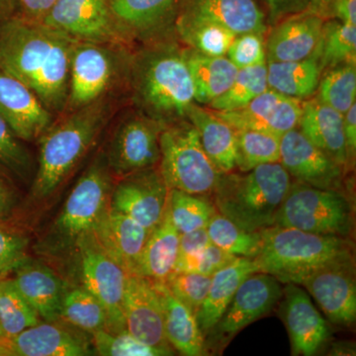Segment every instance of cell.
Instances as JSON below:
<instances>
[{
	"label": "cell",
	"instance_id": "11",
	"mask_svg": "<svg viewBox=\"0 0 356 356\" xmlns=\"http://www.w3.org/2000/svg\"><path fill=\"white\" fill-rule=\"evenodd\" d=\"M305 288L334 325L348 327L356 320V283L353 252L325 262L294 281Z\"/></svg>",
	"mask_w": 356,
	"mask_h": 356
},
{
	"label": "cell",
	"instance_id": "10",
	"mask_svg": "<svg viewBox=\"0 0 356 356\" xmlns=\"http://www.w3.org/2000/svg\"><path fill=\"white\" fill-rule=\"evenodd\" d=\"M41 22L77 42L118 48L132 43L117 22L110 0H58Z\"/></svg>",
	"mask_w": 356,
	"mask_h": 356
},
{
	"label": "cell",
	"instance_id": "29",
	"mask_svg": "<svg viewBox=\"0 0 356 356\" xmlns=\"http://www.w3.org/2000/svg\"><path fill=\"white\" fill-rule=\"evenodd\" d=\"M255 273H259V268L254 259L236 257L229 266L212 275L209 291L196 314L204 339L219 322L241 283Z\"/></svg>",
	"mask_w": 356,
	"mask_h": 356
},
{
	"label": "cell",
	"instance_id": "6",
	"mask_svg": "<svg viewBox=\"0 0 356 356\" xmlns=\"http://www.w3.org/2000/svg\"><path fill=\"white\" fill-rule=\"evenodd\" d=\"M159 172L168 189L211 196L222 172L206 152L197 130L187 120L163 127L159 137Z\"/></svg>",
	"mask_w": 356,
	"mask_h": 356
},
{
	"label": "cell",
	"instance_id": "32",
	"mask_svg": "<svg viewBox=\"0 0 356 356\" xmlns=\"http://www.w3.org/2000/svg\"><path fill=\"white\" fill-rule=\"evenodd\" d=\"M180 234L166 210L161 224L153 229L140 257L137 273L156 282H165L175 271L179 252Z\"/></svg>",
	"mask_w": 356,
	"mask_h": 356
},
{
	"label": "cell",
	"instance_id": "39",
	"mask_svg": "<svg viewBox=\"0 0 356 356\" xmlns=\"http://www.w3.org/2000/svg\"><path fill=\"white\" fill-rule=\"evenodd\" d=\"M323 25L318 48L322 72L337 65L356 64V26L329 18Z\"/></svg>",
	"mask_w": 356,
	"mask_h": 356
},
{
	"label": "cell",
	"instance_id": "54",
	"mask_svg": "<svg viewBox=\"0 0 356 356\" xmlns=\"http://www.w3.org/2000/svg\"><path fill=\"white\" fill-rule=\"evenodd\" d=\"M14 204L13 191L0 178V221L10 213Z\"/></svg>",
	"mask_w": 356,
	"mask_h": 356
},
{
	"label": "cell",
	"instance_id": "46",
	"mask_svg": "<svg viewBox=\"0 0 356 356\" xmlns=\"http://www.w3.org/2000/svg\"><path fill=\"white\" fill-rule=\"evenodd\" d=\"M29 168V158L18 138L0 116V170L23 177Z\"/></svg>",
	"mask_w": 356,
	"mask_h": 356
},
{
	"label": "cell",
	"instance_id": "28",
	"mask_svg": "<svg viewBox=\"0 0 356 356\" xmlns=\"http://www.w3.org/2000/svg\"><path fill=\"white\" fill-rule=\"evenodd\" d=\"M186 119L197 130L204 151L222 173L236 170V130L210 108L194 102Z\"/></svg>",
	"mask_w": 356,
	"mask_h": 356
},
{
	"label": "cell",
	"instance_id": "30",
	"mask_svg": "<svg viewBox=\"0 0 356 356\" xmlns=\"http://www.w3.org/2000/svg\"><path fill=\"white\" fill-rule=\"evenodd\" d=\"M154 283L163 306L165 337L170 346L182 355H205V339L195 315L170 292L165 282Z\"/></svg>",
	"mask_w": 356,
	"mask_h": 356
},
{
	"label": "cell",
	"instance_id": "49",
	"mask_svg": "<svg viewBox=\"0 0 356 356\" xmlns=\"http://www.w3.org/2000/svg\"><path fill=\"white\" fill-rule=\"evenodd\" d=\"M210 243L207 228L180 234L179 252L175 267L197 257Z\"/></svg>",
	"mask_w": 356,
	"mask_h": 356
},
{
	"label": "cell",
	"instance_id": "58",
	"mask_svg": "<svg viewBox=\"0 0 356 356\" xmlns=\"http://www.w3.org/2000/svg\"><path fill=\"white\" fill-rule=\"evenodd\" d=\"M0 355H3V348L0 346Z\"/></svg>",
	"mask_w": 356,
	"mask_h": 356
},
{
	"label": "cell",
	"instance_id": "5",
	"mask_svg": "<svg viewBox=\"0 0 356 356\" xmlns=\"http://www.w3.org/2000/svg\"><path fill=\"white\" fill-rule=\"evenodd\" d=\"M262 235L261 252L254 261L261 273L271 274L285 284L334 257L353 252L350 241L343 236L280 226L264 229Z\"/></svg>",
	"mask_w": 356,
	"mask_h": 356
},
{
	"label": "cell",
	"instance_id": "22",
	"mask_svg": "<svg viewBox=\"0 0 356 356\" xmlns=\"http://www.w3.org/2000/svg\"><path fill=\"white\" fill-rule=\"evenodd\" d=\"M0 116L18 139H38L50 127L53 115L34 92L0 69Z\"/></svg>",
	"mask_w": 356,
	"mask_h": 356
},
{
	"label": "cell",
	"instance_id": "19",
	"mask_svg": "<svg viewBox=\"0 0 356 356\" xmlns=\"http://www.w3.org/2000/svg\"><path fill=\"white\" fill-rule=\"evenodd\" d=\"M187 0H110L121 29L131 42H158L175 32Z\"/></svg>",
	"mask_w": 356,
	"mask_h": 356
},
{
	"label": "cell",
	"instance_id": "17",
	"mask_svg": "<svg viewBox=\"0 0 356 356\" xmlns=\"http://www.w3.org/2000/svg\"><path fill=\"white\" fill-rule=\"evenodd\" d=\"M126 330L142 343L172 350L166 339L163 306L156 283L129 274L123 302Z\"/></svg>",
	"mask_w": 356,
	"mask_h": 356
},
{
	"label": "cell",
	"instance_id": "13",
	"mask_svg": "<svg viewBox=\"0 0 356 356\" xmlns=\"http://www.w3.org/2000/svg\"><path fill=\"white\" fill-rule=\"evenodd\" d=\"M163 127L140 110L129 114L115 131L105 154L111 172L123 177L156 168L161 159L159 137Z\"/></svg>",
	"mask_w": 356,
	"mask_h": 356
},
{
	"label": "cell",
	"instance_id": "48",
	"mask_svg": "<svg viewBox=\"0 0 356 356\" xmlns=\"http://www.w3.org/2000/svg\"><path fill=\"white\" fill-rule=\"evenodd\" d=\"M236 259L235 255L225 252L222 248L211 243L197 257L175 267V271H191L212 276L217 271L229 266Z\"/></svg>",
	"mask_w": 356,
	"mask_h": 356
},
{
	"label": "cell",
	"instance_id": "12",
	"mask_svg": "<svg viewBox=\"0 0 356 356\" xmlns=\"http://www.w3.org/2000/svg\"><path fill=\"white\" fill-rule=\"evenodd\" d=\"M283 288L277 278L266 273L250 274L241 283L219 322L206 337H212V346L227 343L248 325L252 324L278 303Z\"/></svg>",
	"mask_w": 356,
	"mask_h": 356
},
{
	"label": "cell",
	"instance_id": "37",
	"mask_svg": "<svg viewBox=\"0 0 356 356\" xmlns=\"http://www.w3.org/2000/svg\"><path fill=\"white\" fill-rule=\"evenodd\" d=\"M168 212L179 234H184L207 228L218 211L210 196L170 189Z\"/></svg>",
	"mask_w": 356,
	"mask_h": 356
},
{
	"label": "cell",
	"instance_id": "2",
	"mask_svg": "<svg viewBox=\"0 0 356 356\" xmlns=\"http://www.w3.org/2000/svg\"><path fill=\"white\" fill-rule=\"evenodd\" d=\"M130 65L134 99L140 112L163 126L186 119L195 91L184 48L166 40L154 42Z\"/></svg>",
	"mask_w": 356,
	"mask_h": 356
},
{
	"label": "cell",
	"instance_id": "14",
	"mask_svg": "<svg viewBox=\"0 0 356 356\" xmlns=\"http://www.w3.org/2000/svg\"><path fill=\"white\" fill-rule=\"evenodd\" d=\"M168 193L159 168H147L122 177L112 191L110 208L153 232L165 216Z\"/></svg>",
	"mask_w": 356,
	"mask_h": 356
},
{
	"label": "cell",
	"instance_id": "8",
	"mask_svg": "<svg viewBox=\"0 0 356 356\" xmlns=\"http://www.w3.org/2000/svg\"><path fill=\"white\" fill-rule=\"evenodd\" d=\"M112 178L106 154L96 156L65 201L55 224L64 245L76 243L81 236L95 231L109 212Z\"/></svg>",
	"mask_w": 356,
	"mask_h": 356
},
{
	"label": "cell",
	"instance_id": "27",
	"mask_svg": "<svg viewBox=\"0 0 356 356\" xmlns=\"http://www.w3.org/2000/svg\"><path fill=\"white\" fill-rule=\"evenodd\" d=\"M180 14L216 23L235 35L267 32L266 15L255 0H187Z\"/></svg>",
	"mask_w": 356,
	"mask_h": 356
},
{
	"label": "cell",
	"instance_id": "36",
	"mask_svg": "<svg viewBox=\"0 0 356 356\" xmlns=\"http://www.w3.org/2000/svg\"><path fill=\"white\" fill-rule=\"evenodd\" d=\"M262 231H247L219 212L207 226L211 243L236 257L250 259H257L261 254L264 245Z\"/></svg>",
	"mask_w": 356,
	"mask_h": 356
},
{
	"label": "cell",
	"instance_id": "53",
	"mask_svg": "<svg viewBox=\"0 0 356 356\" xmlns=\"http://www.w3.org/2000/svg\"><path fill=\"white\" fill-rule=\"evenodd\" d=\"M329 18L356 26V0H334Z\"/></svg>",
	"mask_w": 356,
	"mask_h": 356
},
{
	"label": "cell",
	"instance_id": "55",
	"mask_svg": "<svg viewBox=\"0 0 356 356\" xmlns=\"http://www.w3.org/2000/svg\"><path fill=\"white\" fill-rule=\"evenodd\" d=\"M334 0H311L308 13L316 14L324 19H329L330 9Z\"/></svg>",
	"mask_w": 356,
	"mask_h": 356
},
{
	"label": "cell",
	"instance_id": "25",
	"mask_svg": "<svg viewBox=\"0 0 356 356\" xmlns=\"http://www.w3.org/2000/svg\"><path fill=\"white\" fill-rule=\"evenodd\" d=\"M300 132L346 170L348 166L343 134V115L317 97L304 100L298 127Z\"/></svg>",
	"mask_w": 356,
	"mask_h": 356
},
{
	"label": "cell",
	"instance_id": "31",
	"mask_svg": "<svg viewBox=\"0 0 356 356\" xmlns=\"http://www.w3.org/2000/svg\"><path fill=\"white\" fill-rule=\"evenodd\" d=\"M184 56L195 91V102L209 105L228 90L238 72L226 56H209L184 48Z\"/></svg>",
	"mask_w": 356,
	"mask_h": 356
},
{
	"label": "cell",
	"instance_id": "9",
	"mask_svg": "<svg viewBox=\"0 0 356 356\" xmlns=\"http://www.w3.org/2000/svg\"><path fill=\"white\" fill-rule=\"evenodd\" d=\"M74 245L81 257L83 287L102 303L107 314L106 331L126 330L123 302L129 274L98 242L93 232L81 236Z\"/></svg>",
	"mask_w": 356,
	"mask_h": 356
},
{
	"label": "cell",
	"instance_id": "15",
	"mask_svg": "<svg viewBox=\"0 0 356 356\" xmlns=\"http://www.w3.org/2000/svg\"><path fill=\"white\" fill-rule=\"evenodd\" d=\"M111 48L113 47L88 42L74 44L65 111H74L104 97L116 76Z\"/></svg>",
	"mask_w": 356,
	"mask_h": 356
},
{
	"label": "cell",
	"instance_id": "41",
	"mask_svg": "<svg viewBox=\"0 0 356 356\" xmlns=\"http://www.w3.org/2000/svg\"><path fill=\"white\" fill-rule=\"evenodd\" d=\"M39 315L18 291L13 280H0V327L10 339L39 323Z\"/></svg>",
	"mask_w": 356,
	"mask_h": 356
},
{
	"label": "cell",
	"instance_id": "4",
	"mask_svg": "<svg viewBox=\"0 0 356 356\" xmlns=\"http://www.w3.org/2000/svg\"><path fill=\"white\" fill-rule=\"evenodd\" d=\"M291 184L292 177L278 161L247 172L222 173L211 196L218 212L241 228L262 231L274 226Z\"/></svg>",
	"mask_w": 356,
	"mask_h": 356
},
{
	"label": "cell",
	"instance_id": "43",
	"mask_svg": "<svg viewBox=\"0 0 356 356\" xmlns=\"http://www.w3.org/2000/svg\"><path fill=\"white\" fill-rule=\"evenodd\" d=\"M92 344L97 355L103 356H165L173 350L154 348L142 343L127 331L112 332L102 330L92 334Z\"/></svg>",
	"mask_w": 356,
	"mask_h": 356
},
{
	"label": "cell",
	"instance_id": "7",
	"mask_svg": "<svg viewBox=\"0 0 356 356\" xmlns=\"http://www.w3.org/2000/svg\"><path fill=\"white\" fill-rule=\"evenodd\" d=\"M353 207L341 191L292 181L274 226L346 238L353 229Z\"/></svg>",
	"mask_w": 356,
	"mask_h": 356
},
{
	"label": "cell",
	"instance_id": "44",
	"mask_svg": "<svg viewBox=\"0 0 356 356\" xmlns=\"http://www.w3.org/2000/svg\"><path fill=\"white\" fill-rule=\"evenodd\" d=\"M211 280L212 276L191 271H175L165 283L170 292L196 317L209 291Z\"/></svg>",
	"mask_w": 356,
	"mask_h": 356
},
{
	"label": "cell",
	"instance_id": "21",
	"mask_svg": "<svg viewBox=\"0 0 356 356\" xmlns=\"http://www.w3.org/2000/svg\"><path fill=\"white\" fill-rule=\"evenodd\" d=\"M281 299V317L291 341L292 355H316L330 337L324 318L298 284L286 283Z\"/></svg>",
	"mask_w": 356,
	"mask_h": 356
},
{
	"label": "cell",
	"instance_id": "34",
	"mask_svg": "<svg viewBox=\"0 0 356 356\" xmlns=\"http://www.w3.org/2000/svg\"><path fill=\"white\" fill-rule=\"evenodd\" d=\"M175 32L187 48L209 56H226L236 35L210 21L180 14Z\"/></svg>",
	"mask_w": 356,
	"mask_h": 356
},
{
	"label": "cell",
	"instance_id": "42",
	"mask_svg": "<svg viewBox=\"0 0 356 356\" xmlns=\"http://www.w3.org/2000/svg\"><path fill=\"white\" fill-rule=\"evenodd\" d=\"M316 97L344 114L356 102V64H343L322 72Z\"/></svg>",
	"mask_w": 356,
	"mask_h": 356
},
{
	"label": "cell",
	"instance_id": "16",
	"mask_svg": "<svg viewBox=\"0 0 356 356\" xmlns=\"http://www.w3.org/2000/svg\"><path fill=\"white\" fill-rule=\"evenodd\" d=\"M280 163L296 181L321 189L343 188V168L312 144L298 128L281 136Z\"/></svg>",
	"mask_w": 356,
	"mask_h": 356
},
{
	"label": "cell",
	"instance_id": "57",
	"mask_svg": "<svg viewBox=\"0 0 356 356\" xmlns=\"http://www.w3.org/2000/svg\"><path fill=\"white\" fill-rule=\"evenodd\" d=\"M3 341H4V337H3V332H2L1 327H0V346L3 348ZM4 351V350H3Z\"/></svg>",
	"mask_w": 356,
	"mask_h": 356
},
{
	"label": "cell",
	"instance_id": "20",
	"mask_svg": "<svg viewBox=\"0 0 356 356\" xmlns=\"http://www.w3.org/2000/svg\"><path fill=\"white\" fill-rule=\"evenodd\" d=\"M302 106L303 100L268 88L242 108L214 111L234 129H250L281 137L298 127Z\"/></svg>",
	"mask_w": 356,
	"mask_h": 356
},
{
	"label": "cell",
	"instance_id": "38",
	"mask_svg": "<svg viewBox=\"0 0 356 356\" xmlns=\"http://www.w3.org/2000/svg\"><path fill=\"white\" fill-rule=\"evenodd\" d=\"M236 130V170L247 172L257 166L278 163L280 138L250 129Z\"/></svg>",
	"mask_w": 356,
	"mask_h": 356
},
{
	"label": "cell",
	"instance_id": "40",
	"mask_svg": "<svg viewBox=\"0 0 356 356\" xmlns=\"http://www.w3.org/2000/svg\"><path fill=\"white\" fill-rule=\"evenodd\" d=\"M268 89L267 62L241 69L228 90L207 105L215 111H232L242 108Z\"/></svg>",
	"mask_w": 356,
	"mask_h": 356
},
{
	"label": "cell",
	"instance_id": "33",
	"mask_svg": "<svg viewBox=\"0 0 356 356\" xmlns=\"http://www.w3.org/2000/svg\"><path fill=\"white\" fill-rule=\"evenodd\" d=\"M322 72L318 56L292 62H267L268 88L303 102L317 93Z\"/></svg>",
	"mask_w": 356,
	"mask_h": 356
},
{
	"label": "cell",
	"instance_id": "45",
	"mask_svg": "<svg viewBox=\"0 0 356 356\" xmlns=\"http://www.w3.org/2000/svg\"><path fill=\"white\" fill-rule=\"evenodd\" d=\"M226 57L238 70L266 63V34L250 32L236 35L229 44Z\"/></svg>",
	"mask_w": 356,
	"mask_h": 356
},
{
	"label": "cell",
	"instance_id": "1",
	"mask_svg": "<svg viewBox=\"0 0 356 356\" xmlns=\"http://www.w3.org/2000/svg\"><path fill=\"white\" fill-rule=\"evenodd\" d=\"M76 42L38 21H7L0 27V69L31 89L51 115L63 113Z\"/></svg>",
	"mask_w": 356,
	"mask_h": 356
},
{
	"label": "cell",
	"instance_id": "56",
	"mask_svg": "<svg viewBox=\"0 0 356 356\" xmlns=\"http://www.w3.org/2000/svg\"><path fill=\"white\" fill-rule=\"evenodd\" d=\"M13 0H0V7L8 6L9 4L13 3Z\"/></svg>",
	"mask_w": 356,
	"mask_h": 356
},
{
	"label": "cell",
	"instance_id": "51",
	"mask_svg": "<svg viewBox=\"0 0 356 356\" xmlns=\"http://www.w3.org/2000/svg\"><path fill=\"white\" fill-rule=\"evenodd\" d=\"M343 134L348 165H351L356 156V103L343 114Z\"/></svg>",
	"mask_w": 356,
	"mask_h": 356
},
{
	"label": "cell",
	"instance_id": "47",
	"mask_svg": "<svg viewBox=\"0 0 356 356\" xmlns=\"http://www.w3.org/2000/svg\"><path fill=\"white\" fill-rule=\"evenodd\" d=\"M27 245L24 236L0 225V280L25 261Z\"/></svg>",
	"mask_w": 356,
	"mask_h": 356
},
{
	"label": "cell",
	"instance_id": "52",
	"mask_svg": "<svg viewBox=\"0 0 356 356\" xmlns=\"http://www.w3.org/2000/svg\"><path fill=\"white\" fill-rule=\"evenodd\" d=\"M58 0H18L25 19L41 22Z\"/></svg>",
	"mask_w": 356,
	"mask_h": 356
},
{
	"label": "cell",
	"instance_id": "50",
	"mask_svg": "<svg viewBox=\"0 0 356 356\" xmlns=\"http://www.w3.org/2000/svg\"><path fill=\"white\" fill-rule=\"evenodd\" d=\"M268 10V20L271 26L280 21L305 13L311 0H264Z\"/></svg>",
	"mask_w": 356,
	"mask_h": 356
},
{
	"label": "cell",
	"instance_id": "26",
	"mask_svg": "<svg viewBox=\"0 0 356 356\" xmlns=\"http://www.w3.org/2000/svg\"><path fill=\"white\" fill-rule=\"evenodd\" d=\"M13 273L14 284L38 313L39 317L47 322L57 321L60 303L67 290L64 281L48 266L41 262L27 261V259L21 262Z\"/></svg>",
	"mask_w": 356,
	"mask_h": 356
},
{
	"label": "cell",
	"instance_id": "35",
	"mask_svg": "<svg viewBox=\"0 0 356 356\" xmlns=\"http://www.w3.org/2000/svg\"><path fill=\"white\" fill-rule=\"evenodd\" d=\"M58 318L88 334L107 330L108 320L102 303L84 287L65 290Z\"/></svg>",
	"mask_w": 356,
	"mask_h": 356
},
{
	"label": "cell",
	"instance_id": "3",
	"mask_svg": "<svg viewBox=\"0 0 356 356\" xmlns=\"http://www.w3.org/2000/svg\"><path fill=\"white\" fill-rule=\"evenodd\" d=\"M110 114L109 103L102 97L51 124L41 136L34 197H48L60 186L97 139Z\"/></svg>",
	"mask_w": 356,
	"mask_h": 356
},
{
	"label": "cell",
	"instance_id": "23",
	"mask_svg": "<svg viewBox=\"0 0 356 356\" xmlns=\"http://www.w3.org/2000/svg\"><path fill=\"white\" fill-rule=\"evenodd\" d=\"M325 20L305 11L273 25L266 37V62H292L318 57Z\"/></svg>",
	"mask_w": 356,
	"mask_h": 356
},
{
	"label": "cell",
	"instance_id": "18",
	"mask_svg": "<svg viewBox=\"0 0 356 356\" xmlns=\"http://www.w3.org/2000/svg\"><path fill=\"white\" fill-rule=\"evenodd\" d=\"M67 325L57 321L39 322L13 339H4V355H92L95 350L88 332Z\"/></svg>",
	"mask_w": 356,
	"mask_h": 356
},
{
	"label": "cell",
	"instance_id": "24",
	"mask_svg": "<svg viewBox=\"0 0 356 356\" xmlns=\"http://www.w3.org/2000/svg\"><path fill=\"white\" fill-rule=\"evenodd\" d=\"M93 233L110 257L128 274L137 273L143 250L152 233L149 229L110 208Z\"/></svg>",
	"mask_w": 356,
	"mask_h": 356
}]
</instances>
